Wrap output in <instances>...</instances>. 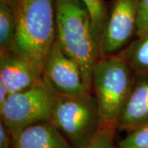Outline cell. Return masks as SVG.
I'll use <instances>...</instances> for the list:
<instances>
[{
	"label": "cell",
	"mask_w": 148,
	"mask_h": 148,
	"mask_svg": "<svg viewBox=\"0 0 148 148\" xmlns=\"http://www.w3.org/2000/svg\"><path fill=\"white\" fill-rule=\"evenodd\" d=\"M56 40L78 64L86 89L92 92L93 71L99 56L89 12L81 0H55Z\"/></svg>",
	"instance_id": "1"
},
{
	"label": "cell",
	"mask_w": 148,
	"mask_h": 148,
	"mask_svg": "<svg viewBox=\"0 0 148 148\" xmlns=\"http://www.w3.org/2000/svg\"><path fill=\"white\" fill-rule=\"evenodd\" d=\"M16 34L12 50L42 70L56 38L55 0H12Z\"/></svg>",
	"instance_id": "2"
},
{
	"label": "cell",
	"mask_w": 148,
	"mask_h": 148,
	"mask_svg": "<svg viewBox=\"0 0 148 148\" xmlns=\"http://www.w3.org/2000/svg\"><path fill=\"white\" fill-rule=\"evenodd\" d=\"M136 80L137 74L133 69L116 55L98 59L93 71L92 90L102 124L117 127Z\"/></svg>",
	"instance_id": "3"
},
{
	"label": "cell",
	"mask_w": 148,
	"mask_h": 148,
	"mask_svg": "<svg viewBox=\"0 0 148 148\" xmlns=\"http://www.w3.org/2000/svg\"><path fill=\"white\" fill-rule=\"evenodd\" d=\"M52 89L53 105L49 122L58 128L72 147L82 148L101 127V114L95 95L90 92L64 95Z\"/></svg>",
	"instance_id": "4"
},
{
	"label": "cell",
	"mask_w": 148,
	"mask_h": 148,
	"mask_svg": "<svg viewBox=\"0 0 148 148\" xmlns=\"http://www.w3.org/2000/svg\"><path fill=\"white\" fill-rule=\"evenodd\" d=\"M53 105L52 86L44 78L40 84L9 95L0 107L1 121L12 137L29 126L49 121Z\"/></svg>",
	"instance_id": "5"
},
{
	"label": "cell",
	"mask_w": 148,
	"mask_h": 148,
	"mask_svg": "<svg viewBox=\"0 0 148 148\" xmlns=\"http://www.w3.org/2000/svg\"><path fill=\"white\" fill-rule=\"evenodd\" d=\"M139 1L111 2L100 41V58L116 55L137 38L136 21Z\"/></svg>",
	"instance_id": "6"
},
{
	"label": "cell",
	"mask_w": 148,
	"mask_h": 148,
	"mask_svg": "<svg viewBox=\"0 0 148 148\" xmlns=\"http://www.w3.org/2000/svg\"><path fill=\"white\" fill-rule=\"evenodd\" d=\"M43 75L61 94L76 95L89 92L85 87L78 64L64 53L56 39L45 60Z\"/></svg>",
	"instance_id": "7"
},
{
	"label": "cell",
	"mask_w": 148,
	"mask_h": 148,
	"mask_svg": "<svg viewBox=\"0 0 148 148\" xmlns=\"http://www.w3.org/2000/svg\"><path fill=\"white\" fill-rule=\"evenodd\" d=\"M0 81L12 95L40 84L44 76L42 70L11 49L0 52Z\"/></svg>",
	"instance_id": "8"
},
{
	"label": "cell",
	"mask_w": 148,
	"mask_h": 148,
	"mask_svg": "<svg viewBox=\"0 0 148 148\" xmlns=\"http://www.w3.org/2000/svg\"><path fill=\"white\" fill-rule=\"evenodd\" d=\"M148 124V76L137 75L127 104L117 123L118 131L130 132Z\"/></svg>",
	"instance_id": "9"
},
{
	"label": "cell",
	"mask_w": 148,
	"mask_h": 148,
	"mask_svg": "<svg viewBox=\"0 0 148 148\" xmlns=\"http://www.w3.org/2000/svg\"><path fill=\"white\" fill-rule=\"evenodd\" d=\"M12 138V148H73L58 128L49 121L29 126Z\"/></svg>",
	"instance_id": "10"
},
{
	"label": "cell",
	"mask_w": 148,
	"mask_h": 148,
	"mask_svg": "<svg viewBox=\"0 0 148 148\" xmlns=\"http://www.w3.org/2000/svg\"><path fill=\"white\" fill-rule=\"evenodd\" d=\"M116 56L125 61L137 75L148 76V36L137 37Z\"/></svg>",
	"instance_id": "11"
},
{
	"label": "cell",
	"mask_w": 148,
	"mask_h": 148,
	"mask_svg": "<svg viewBox=\"0 0 148 148\" xmlns=\"http://www.w3.org/2000/svg\"><path fill=\"white\" fill-rule=\"evenodd\" d=\"M16 26V14L12 0H0V52L12 49Z\"/></svg>",
	"instance_id": "12"
},
{
	"label": "cell",
	"mask_w": 148,
	"mask_h": 148,
	"mask_svg": "<svg viewBox=\"0 0 148 148\" xmlns=\"http://www.w3.org/2000/svg\"><path fill=\"white\" fill-rule=\"evenodd\" d=\"M89 12L95 42L100 46L101 37L108 16L109 7L104 0H81Z\"/></svg>",
	"instance_id": "13"
},
{
	"label": "cell",
	"mask_w": 148,
	"mask_h": 148,
	"mask_svg": "<svg viewBox=\"0 0 148 148\" xmlns=\"http://www.w3.org/2000/svg\"><path fill=\"white\" fill-rule=\"evenodd\" d=\"M117 131L114 125L101 123L96 135L82 148H119L114 143Z\"/></svg>",
	"instance_id": "14"
},
{
	"label": "cell",
	"mask_w": 148,
	"mask_h": 148,
	"mask_svg": "<svg viewBox=\"0 0 148 148\" xmlns=\"http://www.w3.org/2000/svg\"><path fill=\"white\" fill-rule=\"evenodd\" d=\"M119 148H148V124L127 132L118 143Z\"/></svg>",
	"instance_id": "15"
},
{
	"label": "cell",
	"mask_w": 148,
	"mask_h": 148,
	"mask_svg": "<svg viewBox=\"0 0 148 148\" xmlns=\"http://www.w3.org/2000/svg\"><path fill=\"white\" fill-rule=\"evenodd\" d=\"M137 37L148 36V0H140L137 13Z\"/></svg>",
	"instance_id": "16"
},
{
	"label": "cell",
	"mask_w": 148,
	"mask_h": 148,
	"mask_svg": "<svg viewBox=\"0 0 148 148\" xmlns=\"http://www.w3.org/2000/svg\"><path fill=\"white\" fill-rule=\"evenodd\" d=\"M12 138L4 123L0 121V148H12Z\"/></svg>",
	"instance_id": "17"
},
{
	"label": "cell",
	"mask_w": 148,
	"mask_h": 148,
	"mask_svg": "<svg viewBox=\"0 0 148 148\" xmlns=\"http://www.w3.org/2000/svg\"><path fill=\"white\" fill-rule=\"evenodd\" d=\"M10 95L8 88L6 87V86L3 82L0 81V107L3 106L7 99L8 98V96Z\"/></svg>",
	"instance_id": "18"
}]
</instances>
